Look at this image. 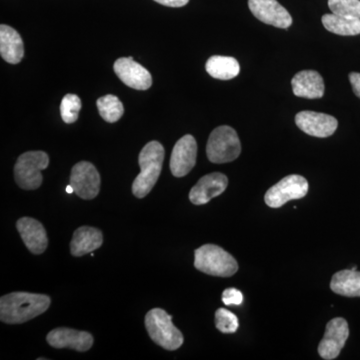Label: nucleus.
Returning <instances> with one entry per match:
<instances>
[{"mask_svg":"<svg viewBox=\"0 0 360 360\" xmlns=\"http://www.w3.org/2000/svg\"><path fill=\"white\" fill-rule=\"evenodd\" d=\"M51 298L30 292H11L0 298V319L7 324L25 323L44 314Z\"/></svg>","mask_w":360,"mask_h":360,"instance_id":"nucleus-1","label":"nucleus"},{"mask_svg":"<svg viewBox=\"0 0 360 360\" xmlns=\"http://www.w3.org/2000/svg\"><path fill=\"white\" fill-rule=\"evenodd\" d=\"M165 156V148L160 142H148L142 148L139 156L141 174L137 175L132 184V193L137 198H146L153 191L160 179Z\"/></svg>","mask_w":360,"mask_h":360,"instance_id":"nucleus-2","label":"nucleus"},{"mask_svg":"<svg viewBox=\"0 0 360 360\" xmlns=\"http://www.w3.org/2000/svg\"><path fill=\"white\" fill-rule=\"evenodd\" d=\"M194 266L203 274L220 277L234 276L238 270L236 258L215 245H205L194 251Z\"/></svg>","mask_w":360,"mask_h":360,"instance_id":"nucleus-3","label":"nucleus"},{"mask_svg":"<svg viewBox=\"0 0 360 360\" xmlns=\"http://www.w3.org/2000/svg\"><path fill=\"white\" fill-rule=\"evenodd\" d=\"M146 328L148 335L156 345L167 350L179 349L184 345V335L172 323V315L165 310L153 309L146 316Z\"/></svg>","mask_w":360,"mask_h":360,"instance_id":"nucleus-4","label":"nucleus"},{"mask_svg":"<svg viewBox=\"0 0 360 360\" xmlns=\"http://www.w3.org/2000/svg\"><path fill=\"white\" fill-rule=\"evenodd\" d=\"M241 153V144L236 130L222 125L212 130L206 146V155L212 163H227L236 160Z\"/></svg>","mask_w":360,"mask_h":360,"instance_id":"nucleus-5","label":"nucleus"},{"mask_svg":"<svg viewBox=\"0 0 360 360\" xmlns=\"http://www.w3.org/2000/svg\"><path fill=\"white\" fill-rule=\"evenodd\" d=\"M49 165V158L44 151H28L23 153L14 167V179L20 188L35 191L42 184L41 172Z\"/></svg>","mask_w":360,"mask_h":360,"instance_id":"nucleus-6","label":"nucleus"},{"mask_svg":"<svg viewBox=\"0 0 360 360\" xmlns=\"http://www.w3.org/2000/svg\"><path fill=\"white\" fill-rule=\"evenodd\" d=\"M309 182L302 175H288L266 191L265 203L269 207H281L288 201L304 198L309 193Z\"/></svg>","mask_w":360,"mask_h":360,"instance_id":"nucleus-7","label":"nucleus"},{"mask_svg":"<svg viewBox=\"0 0 360 360\" xmlns=\"http://www.w3.org/2000/svg\"><path fill=\"white\" fill-rule=\"evenodd\" d=\"M101 175L89 161H80L71 169L70 184L82 200L96 198L101 191Z\"/></svg>","mask_w":360,"mask_h":360,"instance_id":"nucleus-8","label":"nucleus"},{"mask_svg":"<svg viewBox=\"0 0 360 360\" xmlns=\"http://www.w3.org/2000/svg\"><path fill=\"white\" fill-rule=\"evenodd\" d=\"M349 328L347 321L342 317H336L326 326L323 338L319 343V354L326 360L335 359L345 347Z\"/></svg>","mask_w":360,"mask_h":360,"instance_id":"nucleus-9","label":"nucleus"},{"mask_svg":"<svg viewBox=\"0 0 360 360\" xmlns=\"http://www.w3.org/2000/svg\"><path fill=\"white\" fill-rule=\"evenodd\" d=\"M198 143L191 134L184 135L175 143L170 158V172L175 177H184L195 167Z\"/></svg>","mask_w":360,"mask_h":360,"instance_id":"nucleus-10","label":"nucleus"},{"mask_svg":"<svg viewBox=\"0 0 360 360\" xmlns=\"http://www.w3.org/2000/svg\"><path fill=\"white\" fill-rule=\"evenodd\" d=\"M251 13L265 25L288 30L292 25L290 13L277 0H248Z\"/></svg>","mask_w":360,"mask_h":360,"instance_id":"nucleus-11","label":"nucleus"},{"mask_svg":"<svg viewBox=\"0 0 360 360\" xmlns=\"http://www.w3.org/2000/svg\"><path fill=\"white\" fill-rule=\"evenodd\" d=\"M295 123L298 129L310 136L326 139L331 136L338 129V120L326 113L305 110L295 116Z\"/></svg>","mask_w":360,"mask_h":360,"instance_id":"nucleus-12","label":"nucleus"},{"mask_svg":"<svg viewBox=\"0 0 360 360\" xmlns=\"http://www.w3.org/2000/svg\"><path fill=\"white\" fill-rule=\"evenodd\" d=\"M113 68L123 84L131 89L148 90L153 85V77L149 71L132 58H118Z\"/></svg>","mask_w":360,"mask_h":360,"instance_id":"nucleus-13","label":"nucleus"},{"mask_svg":"<svg viewBox=\"0 0 360 360\" xmlns=\"http://www.w3.org/2000/svg\"><path fill=\"white\" fill-rule=\"evenodd\" d=\"M227 186L229 179L226 175L220 172L206 174L191 188L189 200L195 205H206L212 198L224 193Z\"/></svg>","mask_w":360,"mask_h":360,"instance_id":"nucleus-14","label":"nucleus"},{"mask_svg":"<svg viewBox=\"0 0 360 360\" xmlns=\"http://www.w3.org/2000/svg\"><path fill=\"white\" fill-rule=\"evenodd\" d=\"M47 342L54 348H71L79 352L89 350L94 345V338L87 331L60 328L51 330L46 336Z\"/></svg>","mask_w":360,"mask_h":360,"instance_id":"nucleus-15","label":"nucleus"},{"mask_svg":"<svg viewBox=\"0 0 360 360\" xmlns=\"http://www.w3.org/2000/svg\"><path fill=\"white\" fill-rule=\"evenodd\" d=\"M21 238L28 250L33 255H41L49 246L46 231L39 220L22 217L16 224Z\"/></svg>","mask_w":360,"mask_h":360,"instance_id":"nucleus-16","label":"nucleus"},{"mask_svg":"<svg viewBox=\"0 0 360 360\" xmlns=\"http://www.w3.org/2000/svg\"><path fill=\"white\" fill-rule=\"evenodd\" d=\"M293 94L302 98H321L324 94L323 78L317 71L302 70L296 73L291 80Z\"/></svg>","mask_w":360,"mask_h":360,"instance_id":"nucleus-17","label":"nucleus"},{"mask_svg":"<svg viewBox=\"0 0 360 360\" xmlns=\"http://www.w3.org/2000/svg\"><path fill=\"white\" fill-rule=\"evenodd\" d=\"M0 54L11 65H18L25 56V45L20 33L6 25H0Z\"/></svg>","mask_w":360,"mask_h":360,"instance_id":"nucleus-18","label":"nucleus"},{"mask_svg":"<svg viewBox=\"0 0 360 360\" xmlns=\"http://www.w3.org/2000/svg\"><path fill=\"white\" fill-rule=\"evenodd\" d=\"M103 243V232L90 226H82L73 233L71 239V255L75 257H82L87 253L98 250Z\"/></svg>","mask_w":360,"mask_h":360,"instance_id":"nucleus-19","label":"nucleus"},{"mask_svg":"<svg viewBox=\"0 0 360 360\" xmlns=\"http://www.w3.org/2000/svg\"><path fill=\"white\" fill-rule=\"evenodd\" d=\"M330 288L336 295L347 297H360V272L345 269L333 276Z\"/></svg>","mask_w":360,"mask_h":360,"instance_id":"nucleus-20","label":"nucleus"},{"mask_svg":"<svg viewBox=\"0 0 360 360\" xmlns=\"http://www.w3.org/2000/svg\"><path fill=\"white\" fill-rule=\"evenodd\" d=\"M205 70L213 78L229 80L238 77L240 66L238 61L231 56H213L206 61Z\"/></svg>","mask_w":360,"mask_h":360,"instance_id":"nucleus-21","label":"nucleus"},{"mask_svg":"<svg viewBox=\"0 0 360 360\" xmlns=\"http://www.w3.org/2000/svg\"><path fill=\"white\" fill-rule=\"evenodd\" d=\"M322 25L328 32L342 37H354L360 34V18H347L338 14H324Z\"/></svg>","mask_w":360,"mask_h":360,"instance_id":"nucleus-22","label":"nucleus"},{"mask_svg":"<svg viewBox=\"0 0 360 360\" xmlns=\"http://www.w3.org/2000/svg\"><path fill=\"white\" fill-rule=\"evenodd\" d=\"M99 115L106 122L115 123L122 117L124 106L117 96L112 94L101 97L96 101Z\"/></svg>","mask_w":360,"mask_h":360,"instance_id":"nucleus-23","label":"nucleus"},{"mask_svg":"<svg viewBox=\"0 0 360 360\" xmlns=\"http://www.w3.org/2000/svg\"><path fill=\"white\" fill-rule=\"evenodd\" d=\"M82 110V101L77 94H66L60 103V115L63 122L71 124L77 122Z\"/></svg>","mask_w":360,"mask_h":360,"instance_id":"nucleus-24","label":"nucleus"},{"mask_svg":"<svg viewBox=\"0 0 360 360\" xmlns=\"http://www.w3.org/2000/svg\"><path fill=\"white\" fill-rule=\"evenodd\" d=\"M328 7L338 15L360 18V0H328Z\"/></svg>","mask_w":360,"mask_h":360,"instance_id":"nucleus-25","label":"nucleus"},{"mask_svg":"<svg viewBox=\"0 0 360 360\" xmlns=\"http://www.w3.org/2000/svg\"><path fill=\"white\" fill-rule=\"evenodd\" d=\"M215 326L222 333H236L239 328L238 316L229 310L217 309L215 312Z\"/></svg>","mask_w":360,"mask_h":360,"instance_id":"nucleus-26","label":"nucleus"},{"mask_svg":"<svg viewBox=\"0 0 360 360\" xmlns=\"http://www.w3.org/2000/svg\"><path fill=\"white\" fill-rule=\"evenodd\" d=\"M222 302L225 305H241L243 302V295L236 288H227L222 293Z\"/></svg>","mask_w":360,"mask_h":360,"instance_id":"nucleus-27","label":"nucleus"},{"mask_svg":"<svg viewBox=\"0 0 360 360\" xmlns=\"http://www.w3.org/2000/svg\"><path fill=\"white\" fill-rule=\"evenodd\" d=\"M349 77L350 84H352L355 96L360 98V73H349V77Z\"/></svg>","mask_w":360,"mask_h":360,"instance_id":"nucleus-28","label":"nucleus"},{"mask_svg":"<svg viewBox=\"0 0 360 360\" xmlns=\"http://www.w3.org/2000/svg\"><path fill=\"white\" fill-rule=\"evenodd\" d=\"M158 4L161 6L168 7H182L188 4L189 0H155Z\"/></svg>","mask_w":360,"mask_h":360,"instance_id":"nucleus-29","label":"nucleus"},{"mask_svg":"<svg viewBox=\"0 0 360 360\" xmlns=\"http://www.w3.org/2000/svg\"><path fill=\"white\" fill-rule=\"evenodd\" d=\"M66 193H75V189H73V187L70 186H68V187H66Z\"/></svg>","mask_w":360,"mask_h":360,"instance_id":"nucleus-30","label":"nucleus"}]
</instances>
